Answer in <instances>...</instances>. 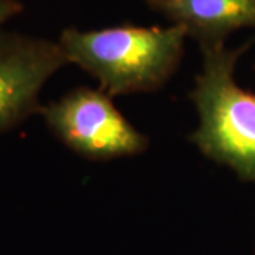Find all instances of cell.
Wrapping results in <instances>:
<instances>
[{"label": "cell", "instance_id": "1", "mask_svg": "<svg viewBox=\"0 0 255 255\" xmlns=\"http://www.w3.org/2000/svg\"><path fill=\"white\" fill-rule=\"evenodd\" d=\"M186 31L180 26L122 24L98 30L67 27L57 43L67 63L78 65L111 97L162 88L179 68Z\"/></svg>", "mask_w": 255, "mask_h": 255}, {"label": "cell", "instance_id": "2", "mask_svg": "<svg viewBox=\"0 0 255 255\" xmlns=\"http://www.w3.org/2000/svg\"><path fill=\"white\" fill-rule=\"evenodd\" d=\"M250 44L200 47L203 65L190 98L199 127L190 140L206 157L255 184V92L236 81V65Z\"/></svg>", "mask_w": 255, "mask_h": 255}, {"label": "cell", "instance_id": "3", "mask_svg": "<svg viewBox=\"0 0 255 255\" xmlns=\"http://www.w3.org/2000/svg\"><path fill=\"white\" fill-rule=\"evenodd\" d=\"M47 128L77 155L111 160L143 153L149 139L128 121L102 90L75 88L41 107Z\"/></svg>", "mask_w": 255, "mask_h": 255}, {"label": "cell", "instance_id": "4", "mask_svg": "<svg viewBox=\"0 0 255 255\" xmlns=\"http://www.w3.org/2000/svg\"><path fill=\"white\" fill-rule=\"evenodd\" d=\"M67 58L57 41L0 30V133L40 112V94Z\"/></svg>", "mask_w": 255, "mask_h": 255}, {"label": "cell", "instance_id": "5", "mask_svg": "<svg viewBox=\"0 0 255 255\" xmlns=\"http://www.w3.org/2000/svg\"><path fill=\"white\" fill-rule=\"evenodd\" d=\"M147 6L180 26L199 46L226 44L240 28L255 27V0H146Z\"/></svg>", "mask_w": 255, "mask_h": 255}, {"label": "cell", "instance_id": "6", "mask_svg": "<svg viewBox=\"0 0 255 255\" xmlns=\"http://www.w3.org/2000/svg\"><path fill=\"white\" fill-rule=\"evenodd\" d=\"M23 9V3L18 0H0V28L10 18L20 14Z\"/></svg>", "mask_w": 255, "mask_h": 255}]
</instances>
